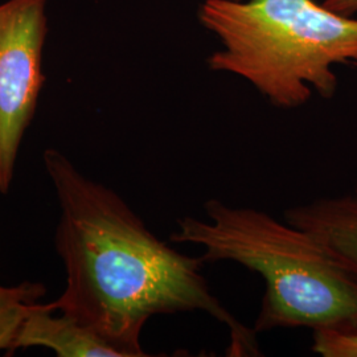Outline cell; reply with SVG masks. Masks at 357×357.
<instances>
[{
  "mask_svg": "<svg viewBox=\"0 0 357 357\" xmlns=\"http://www.w3.org/2000/svg\"><path fill=\"white\" fill-rule=\"evenodd\" d=\"M204 213L178 218L169 241L202 248L205 264L233 262L262 278L257 335L357 330V273L311 233L265 211L218 199L205 203Z\"/></svg>",
  "mask_w": 357,
  "mask_h": 357,
  "instance_id": "obj_2",
  "label": "cell"
},
{
  "mask_svg": "<svg viewBox=\"0 0 357 357\" xmlns=\"http://www.w3.org/2000/svg\"><path fill=\"white\" fill-rule=\"evenodd\" d=\"M43 347L59 357H126L125 354L100 332L88 324L61 312L54 317L43 303H33L15 343L20 348Z\"/></svg>",
  "mask_w": 357,
  "mask_h": 357,
  "instance_id": "obj_5",
  "label": "cell"
},
{
  "mask_svg": "<svg viewBox=\"0 0 357 357\" xmlns=\"http://www.w3.org/2000/svg\"><path fill=\"white\" fill-rule=\"evenodd\" d=\"M199 19L222 45L209 69L241 77L280 109L314 91L332 98L333 66L357 65V20L314 0H205Z\"/></svg>",
  "mask_w": 357,
  "mask_h": 357,
  "instance_id": "obj_3",
  "label": "cell"
},
{
  "mask_svg": "<svg viewBox=\"0 0 357 357\" xmlns=\"http://www.w3.org/2000/svg\"><path fill=\"white\" fill-rule=\"evenodd\" d=\"M48 0L0 3V193L13 185L15 165L44 84L43 52Z\"/></svg>",
  "mask_w": 357,
  "mask_h": 357,
  "instance_id": "obj_4",
  "label": "cell"
},
{
  "mask_svg": "<svg viewBox=\"0 0 357 357\" xmlns=\"http://www.w3.org/2000/svg\"><path fill=\"white\" fill-rule=\"evenodd\" d=\"M43 163L59 202L54 245L66 271L64 293L45 310L88 324L126 357L149 356L141 336L153 317L204 312L227 327L228 356H261L255 330L212 293L202 255L158 238L116 192L61 151L47 149Z\"/></svg>",
  "mask_w": 357,
  "mask_h": 357,
  "instance_id": "obj_1",
  "label": "cell"
},
{
  "mask_svg": "<svg viewBox=\"0 0 357 357\" xmlns=\"http://www.w3.org/2000/svg\"><path fill=\"white\" fill-rule=\"evenodd\" d=\"M323 6L347 17H352L357 13V0H324Z\"/></svg>",
  "mask_w": 357,
  "mask_h": 357,
  "instance_id": "obj_9",
  "label": "cell"
},
{
  "mask_svg": "<svg viewBox=\"0 0 357 357\" xmlns=\"http://www.w3.org/2000/svg\"><path fill=\"white\" fill-rule=\"evenodd\" d=\"M311 349L321 357H357V330L312 331Z\"/></svg>",
  "mask_w": 357,
  "mask_h": 357,
  "instance_id": "obj_8",
  "label": "cell"
},
{
  "mask_svg": "<svg viewBox=\"0 0 357 357\" xmlns=\"http://www.w3.org/2000/svg\"><path fill=\"white\" fill-rule=\"evenodd\" d=\"M283 218L311 233L357 273V181L343 195L290 206Z\"/></svg>",
  "mask_w": 357,
  "mask_h": 357,
  "instance_id": "obj_6",
  "label": "cell"
},
{
  "mask_svg": "<svg viewBox=\"0 0 357 357\" xmlns=\"http://www.w3.org/2000/svg\"><path fill=\"white\" fill-rule=\"evenodd\" d=\"M45 294L41 283L24 282L6 287L0 284V351L10 356L15 352V343L19 336L29 308Z\"/></svg>",
  "mask_w": 357,
  "mask_h": 357,
  "instance_id": "obj_7",
  "label": "cell"
}]
</instances>
